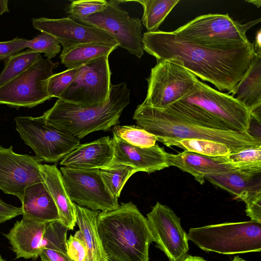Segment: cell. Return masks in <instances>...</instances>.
<instances>
[{"label":"cell","mask_w":261,"mask_h":261,"mask_svg":"<svg viewBox=\"0 0 261 261\" xmlns=\"http://www.w3.org/2000/svg\"><path fill=\"white\" fill-rule=\"evenodd\" d=\"M142 43L144 50L157 62L174 61L219 91H227L228 94L234 92L255 54L251 42L233 46L212 47L196 43L174 31L145 32Z\"/></svg>","instance_id":"1"},{"label":"cell","mask_w":261,"mask_h":261,"mask_svg":"<svg viewBox=\"0 0 261 261\" xmlns=\"http://www.w3.org/2000/svg\"><path fill=\"white\" fill-rule=\"evenodd\" d=\"M97 228L108 261H149L154 239L147 218L132 201L100 212Z\"/></svg>","instance_id":"2"},{"label":"cell","mask_w":261,"mask_h":261,"mask_svg":"<svg viewBox=\"0 0 261 261\" xmlns=\"http://www.w3.org/2000/svg\"><path fill=\"white\" fill-rule=\"evenodd\" d=\"M133 118L138 126L167 146L172 141L184 139L219 142L226 145L231 152L261 146V140L248 133L202 127L190 122L169 107L159 109L142 103L137 106Z\"/></svg>","instance_id":"3"},{"label":"cell","mask_w":261,"mask_h":261,"mask_svg":"<svg viewBox=\"0 0 261 261\" xmlns=\"http://www.w3.org/2000/svg\"><path fill=\"white\" fill-rule=\"evenodd\" d=\"M129 95L126 83L111 84L108 99L103 104L85 107L58 99L42 116L47 123L80 140L91 133L108 131L117 125L130 103Z\"/></svg>","instance_id":"4"},{"label":"cell","mask_w":261,"mask_h":261,"mask_svg":"<svg viewBox=\"0 0 261 261\" xmlns=\"http://www.w3.org/2000/svg\"><path fill=\"white\" fill-rule=\"evenodd\" d=\"M187 235L205 252L231 255L261 251V223L252 220L193 227Z\"/></svg>","instance_id":"5"},{"label":"cell","mask_w":261,"mask_h":261,"mask_svg":"<svg viewBox=\"0 0 261 261\" xmlns=\"http://www.w3.org/2000/svg\"><path fill=\"white\" fill-rule=\"evenodd\" d=\"M260 21L259 18L242 24L232 19L228 14H208L196 17L174 32L203 45L233 46L250 43L246 32Z\"/></svg>","instance_id":"6"},{"label":"cell","mask_w":261,"mask_h":261,"mask_svg":"<svg viewBox=\"0 0 261 261\" xmlns=\"http://www.w3.org/2000/svg\"><path fill=\"white\" fill-rule=\"evenodd\" d=\"M15 122L21 138L43 161L57 163L80 145L79 139L47 123L42 116H18Z\"/></svg>","instance_id":"7"},{"label":"cell","mask_w":261,"mask_h":261,"mask_svg":"<svg viewBox=\"0 0 261 261\" xmlns=\"http://www.w3.org/2000/svg\"><path fill=\"white\" fill-rule=\"evenodd\" d=\"M201 110L228 130L248 134L249 111L231 95L197 80L192 91L178 101Z\"/></svg>","instance_id":"8"},{"label":"cell","mask_w":261,"mask_h":261,"mask_svg":"<svg viewBox=\"0 0 261 261\" xmlns=\"http://www.w3.org/2000/svg\"><path fill=\"white\" fill-rule=\"evenodd\" d=\"M197 77L180 64L164 60L157 62L146 79L148 89L142 103L165 109L189 94Z\"/></svg>","instance_id":"9"},{"label":"cell","mask_w":261,"mask_h":261,"mask_svg":"<svg viewBox=\"0 0 261 261\" xmlns=\"http://www.w3.org/2000/svg\"><path fill=\"white\" fill-rule=\"evenodd\" d=\"M58 62L43 59L0 87V104L19 108H33L51 98L47 83Z\"/></svg>","instance_id":"10"},{"label":"cell","mask_w":261,"mask_h":261,"mask_svg":"<svg viewBox=\"0 0 261 261\" xmlns=\"http://www.w3.org/2000/svg\"><path fill=\"white\" fill-rule=\"evenodd\" d=\"M109 56L79 67L74 80L58 99L85 107L106 102L111 86Z\"/></svg>","instance_id":"11"},{"label":"cell","mask_w":261,"mask_h":261,"mask_svg":"<svg viewBox=\"0 0 261 261\" xmlns=\"http://www.w3.org/2000/svg\"><path fill=\"white\" fill-rule=\"evenodd\" d=\"M121 2L107 1L104 10L83 18L79 23L105 31L116 39L118 46L140 59L144 54L141 21L139 18L130 17L119 6Z\"/></svg>","instance_id":"12"},{"label":"cell","mask_w":261,"mask_h":261,"mask_svg":"<svg viewBox=\"0 0 261 261\" xmlns=\"http://www.w3.org/2000/svg\"><path fill=\"white\" fill-rule=\"evenodd\" d=\"M65 189L71 200L92 211L106 212L119 206L107 190L98 169L60 168Z\"/></svg>","instance_id":"13"},{"label":"cell","mask_w":261,"mask_h":261,"mask_svg":"<svg viewBox=\"0 0 261 261\" xmlns=\"http://www.w3.org/2000/svg\"><path fill=\"white\" fill-rule=\"evenodd\" d=\"M146 218L156 247L169 261H179L187 255V233L181 227L180 218L169 207L157 202Z\"/></svg>","instance_id":"14"},{"label":"cell","mask_w":261,"mask_h":261,"mask_svg":"<svg viewBox=\"0 0 261 261\" xmlns=\"http://www.w3.org/2000/svg\"><path fill=\"white\" fill-rule=\"evenodd\" d=\"M42 162L36 156L15 153L12 146L0 145V190L20 200L28 187L43 182L39 167Z\"/></svg>","instance_id":"15"},{"label":"cell","mask_w":261,"mask_h":261,"mask_svg":"<svg viewBox=\"0 0 261 261\" xmlns=\"http://www.w3.org/2000/svg\"><path fill=\"white\" fill-rule=\"evenodd\" d=\"M34 29L55 37L63 46L61 54L79 45L98 43L111 45L119 44L109 33L100 29L79 23L69 18L58 19L46 17L32 19Z\"/></svg>","instance_id":"16"},{"label":"cell","mask_w":261,"mask_h":261,"mask_svg":"<svg viewBox=\"0 0 261 261\" xmlns=\"http://www.w3.org/2000/svg\"><path fill=\"white\" fill-rule=\"evenodd\" d=\"M111 139L114 150L112 164L128 166L137 172L148 173L169 167L167 152L157 144L142 148L131 145L114 135Z\"/></svg>","instance_id":"17"},{"label":"cell","mask_w":261,"mask_h":261,"mask_svg":"<svg viewBox=\"0 0 261 261\" xmlns=\"http://www.w3.org/2000/svg\"><path fill=\"white\" fill-rule=\"evenodd\" d=\"M169 167L175 166L192 175L202 185L209 174H222L231 171H244L236 163H229L225 156L212 157L184 150L177 154L167 153Z\"/></svg>","instance_id":"18"},{"label":"cell","mask_w":261,"mask_h":261,"mask_svg":"<svg viewBox=\"0 0 261 261\" xmlns=\"http://www.w3.org/2000/svg\"><path fill=\"white\" fill-rule=\"evenodd\" d=\"M114 155L112 139L105 136L80 144L61 160L60 165L77 169L100 170L111 165Z\"/></svg>","instance_id":"19"},{"label":"cell","mask_w":261,"mask_h":261,"mask_svg":"<svg viewBox=\"0 0 261 261\" xmlns=\"http://www.w3.org/2000/svg\"><path fill=\"white\" fill-rule=\"evenodd\" d=\"M47 223L40 222L22 216L9 231L4 234L16 258H37Z\"/></svg>","instance_id":"20"},{"label":"cell","mask_w":261,"mask_h":261,"mask_svg":"<svg viewBox=\"0 0 261 261\" xmlns=\"http://www.w3.org/2000/svg\"><path fill=\"white\" fill-rule=\"evenodd\" d=\"M39 167L43 182L56 205L59 221L68 230H73L76 221V208L65 189L61 171L56 165L41 164Z\"/></svg>","instance_id":"21"},{"label":"cell","mask_w":261,"mask_h":261,"mask_svg":"<svg viewBox=\"0 0 261 261\" xmlns=\"http://www.w3.org/2000/svg\"><path fill=\"white\" fill-rule=\"evenodd\" d=\"M204 179L245 203L261 194V173L238 170L222 174L206 175Z\"/></svg>","instance_id":"22"},{"label":"cell","mask_w":261,"mask_h":261,"mask_svg":"<svg viewBox=\"0 0 261 261\" xmlns=\"http://www.w3.org/2000/svg\"><path fill=\"white\" fill-rule=\"evenodd\" d=\"M20 201L22 216L43 223L59 220L56 205L43 182L28 187Z\"/></svg>","instance_id":"23"},{"label":"cell","mask_w":261,"mask_h":261,"mask_svg":"<svg viewBox=\"0 0 261 261\" xmlns=\"http://www.w3.org/2000/svg\"><path fill=\"white\" fill-rule=\"evenodd\" d=\"M231 95L250 113L261 109V54H255L249 69Z\"/></svg>","instance_id":"24"},{"label":"cell","mask_w":261,"mask_h":261,"mask_svg":"<svg viewBox=\"0 0 261 261\" xmlns=\"http://www.w3.org/2000/svg\"><path fill=\"white\" fill-rule=\"evenodd\" d=\"M76 221L88 249L86 261H108L103 249L97 228V218L100 212L92 211L75 203Z\"/></svg>","instance_id":"25"},{"label":"cell","mask_w":261,"mask_h":261,"mask_svg":"<svg viewBox=\"0 0 261 261\" xmlns=\"http://www.w3.org/2000/svg\"><path fill=\"white\" fill-rule=\"evenodd\" d=\"M118 47L98 43H91L79 45L64 54H61L60 58L62 64L67 69H73L96 58L110 54Z\"/></svg>","instance_id":"26"},{"label":"cell","mask_w":261,"mask_h":261,"mask_svg":"<svg viewBox=\"0 0 261 261\" xmlns=\"http://www.w3.org/2000/svg\"><path fill=\"white\" fill-rule=\"evenodd\" d=\"M143 7V24L147 32H155L179 0H137Z\"/></svg>","instance_id":"27"},{"label":"cell","mask_w":261,"mask_h":261,"mask_svg":"<svg viewBox=\"0 0 261 261\" xmlns=\"http://www.w3.org/2000/svg\"><path fill=\"white\" fill-rule=\"evenodd\" d=\"M42 58L40 53L27 48L5 61L0 73V87L19 75Z\"/></svg>","instance_id":"28"},{"label":"cell","mask_w":261,"mask_h":261,"mask_svg":"<svg viewBox=\"0 0 261 261\" xmlns=\"http://www.w3.org/2000/svg\"><path fill=\"white\" fill-rule=\"evenodd\" d=\"M173 146L186 151L212 157L225 156L231 152L226 145L206 139H184L172 141L168 145Z\"/></svg>","instance_id":"29"},{"label":"cell","mask_w":261,"mask_h":261,"mask_svg":"<svg viewBox=\"0 0 261 261\" xmlns=\"http://www.w3.org/2000/svg\"><path fill=\"white\" fill-rule=\"evenodd\" d=\"M102 181L108 192L117 199L129 177L137 172L132 167L123 165L112 164L99 170Z\"/></svg>","instance_id":"30"},{"label":"cell","mask_w":261,"mask_h":261,"mask_svg":"<svg viewBox=\"0 0 261 261\" xmlns=\"http://www.w3.org/2000/svg\"><path fill=\"white\" fill-rule=\"evenodd\" d=\"M113 135L127 143L142 148L154 146L158 141L156 137L144 129L136 125H115Z\"/></svg>","instance_id":"31"},{"label":"cell","mask_w":261,"mask_h":261,"mask_svg":"<svg viewBox=\"0 0 261 261\" xmlns=\"http://www.w3.org/2000/svg\"><path fill=\"white\" fill-rule=\"evenodd\" d=\"M107 1L104 0L73 1L68 6V17L79 22L83 18L105 9Z\"/></svg>","instance_id":"32"},{"label":"cell","mask_w":261,"mask_h":261,"mask_svg":"<svg viewBox=\"0 0 261 261\" xmlns=\"http://www.w3.org/2000/svg\"><path fill=\"white\" fill-rule=\"evenodd\" d=\"M27 48L40 54L43 53L46 59L51 60L61 51V46L53 36L41 33L31 40H27Z\"/></svg>","instance_id":"33"},{"label":"cell","mask_w":261,"mask_h":261,"mask_svg":"<svg viewBox=\"0 0 261 261\" xmlns=\"http://www.w3.org/2000/svg\"><path fill=\"white\" fill-rule=\"evenodd\" d=\"M79 67L67 69L60 73L53 74L47 83L49 95L59 98L74 80Z\"/></svg>","instance_id":"34"},{"label":"cell","mask_w":261,"mask_h":261,"mask_svg":"<svg viewBox=\"0 0 261 261\" xmlns=\"http://www.w3.org/2000/svg\"><path fill=\"white\" fill-rule=\"evenodd\" d=\"M68 255L74 261H86L88 255L86 243L80 230L70 235L66 242Z\"/></svg>","instance_id":"35"},{"label":"cell","mask_w":261,"mask_h":261,"mask_svg":"<svg viewBox=\"0 0 261 261\" xmlns=\"http://www.w3.org/2000/svg\"><path fill=\"white\" fill-rule=\"evenodd\" d=\"M229 163L245 165H261V146L248 148L226 156Z\"/></svg>","instance_id":"36"},{"label":"cell","mask_w":261,"mask_h":261,"mask_svg":"<svg viewBox=\"0 0 261 261\" xmlns=\"http://www.w3.org/2000/svg\"><path fill=\"white\" fill-rule=\"evenodd\" d=\"M27 40L17 37L9 41H0V61H5L24 49H27Z\"/></svg>","instance_id":"37"},{"label":"cell","mask_w":261,"mask_h":261,"mask_svg":"<svg viewBox=\"0 0 261 261\" xmlns=\"http://www.w3.org/2000/svg\"><path fill=\"white\" fill-rule=\"evenodd\" d=\"M245 212L250 220L261 223V194L245 203Z\"/></svg>","instance_id":"38"},{"label":"cell","mask_w":261,"mask_h":261,"mask_svg":"<svg viewBox=\"0 0 261 261\" xmlns=\"http://www.w3.org/2000/svg\"><path fill=\"white\" fill-rule=\"evenodd\" d=\"M21 207L8 204L0 199V224L22 215Z\"/></svg>","instance_id":"39"},{"label":"cell","mask_w":261,"mask_h":261,"mask_svg":"<svg viewBox=\"0 0 261 261\" xmlns=\"http://www.w3.org/2000/svg\"><path fill=\"white\" fill-rule=\"evenodd\" d=\"M255 54H261V29H259L256 33L255 41L253 42Z\"/></svg>","instance_id":"40"},{"label":"cell","mask_w":261,"mask_h":261,"mask_svg":"<svg viewBox=\"0 0 261 261\" xmlns=\"http://www.w3.org/2000/svg\"><path fill=\"white\" fill-rule=\"evenodd\" d=\"M8 2V0H0V15L9 12Z\"/></svg>","instance_id":"41"},{"label":"cell","mask_w":261,"mask_h":261,"mask_svg":"<svg viewBox=\"0 0 261 261\" xmlns=\"http://www.w3.org/2000/svg\"><path fill=\"white\" fill-rule=\"evenodd\" d=\"M179 261H207L203 258L198 256H193L187 254Z\"/></svg>","instance_id":"42"},{"label":"cell","mask_w":261,"mask_h":261,"mask_svg":"<svg viewBox=\"0 0 261 261\" xmlns=\"http://www.w3.org/2000/svg\"><path fill=\"white\" fill-rule=\"evenodd\" d=\"M246 2L253 4L256 7H257L258 8L261 6V1L260 0L246 1Z\"/></svg>","instance_id":"43"},{"label":"cell","mask_w":261,"mask_h":261,"mask_svg":"<svg viewBox=\"0 0 261 261\" xmlns=\"http://www.w3.org/2000/svg\"><path fill=\"white\" fill-rule=\"evenodd\" d=\"M231 261H248L239 257V256H235Z\"/></svg>","instance_id":"44"},{"label":"cell","mask_w":261,"mask_h":261,"mask_svg":"<svg viewBox=\"0 0 261 261\" xmlns=\"http://www.w3.org/2000/svg\"><path fill=\"white\" fill-rule=\"evenodd\" d=\"M0 261H7L5 259H4L1 255H0Z\"/></svg>","instance_id":"45"}]
</instances>
